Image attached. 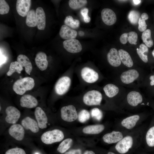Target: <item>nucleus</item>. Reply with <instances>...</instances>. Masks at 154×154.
Wrapping results in <instances>:
<instances>
[{"label":"nucleus","mask_w":154,"mask_h":154,"mask_svg":"<svg viewBox=\"0 0 154 154\" xmlns=\"http://www.w3.org/2000/svg\"><path fill=\"white\" fill-rule=\"evenodd\" d=\"M146 75L144 70L135 68L125 70L118 74V85L121 86H140Z\"/></svg>","instance_id":"1"},{"label":"nucleus","mask_w":154,"mask_h":154,"mask_svg":"<svg viewBox=\"0 0 154 154\" xmlns=\"http://www.w3.org/2000/svg\"><path fill=\"white\" fill-rule=\"evenodd\" d=\"M35 84V81L33 78L26 77L17 80L14 83L13 88L16 94L22 95L26 91L32 89Z\"/></svg>","instance_id":"2"},{"label":"nucleus","mask_w":154,"mask_h":154,"mask_svg":"<svg viewBox=\"0 0 154 154\" xmlns=\"http://www.w3.org/2000/svg\"><path fill=\"white\" fill-rule=\"evenodd\" d=\"M64 138L62 131L58 129H54L44 133L41 135V139L44 143L50 144L59 142Z\"/></svg>","instance_id":"3"},{"label":"nucleus","mask_w":154,"mask_h":154,"mask_svg":"<svg viewBox=\"0 0 154 154\" xmlns=\"http://www.w3.org/2000/svg\"><path fill=\"white\" fill-rule=\"evenodd\" d=\"M102 99V95L98 91L95 90L88 91L84 95L83 100L88 106L100 105Z\"/></svg>","instance_id":"4"},{"label":"nucleus","mask_w":154,"mask_h":154,"mask_svg":"<svg viewBox=\"0 0 154 154\" xmlns=\"http://www.w3.org/2000/svg\"><path fill=\"white\" fill-rule=\"evenodd\" d=\"M126 98L128 104L131 106L135 107L141 104L143 97L139 90H133L126 92Z\"/></svg>","instance_id":"5"},{"label":"nucleus","mask_w":154,"mask_h":154,"mask_svg":"<svg viewBox=\"0 0 154 154\" xmlns=\"http://www.w3.org/2000/svg\"><path fill=\"white\" fill-rule=\"evenodd\" d=\"M60 111L61 118L65 121L72 122L78 118L76 108L72 105L63 107L61 108Z\"/></svg>","instance_id":"6"},{"label":"nucleus","mask_w":154,"mask_h":154,"mask_svg":"<svg viewBox=\"0 0 154 154\" xmlns=\"http://www.w3.org/2000/svg\"><path fill=\"white\" fill-rule=\"evenodd\" d=\"M71 80L67 76L60 78L56 82L55 86L56 92L58 95H62L66 93L71 85Z\"/></svg>","instance_id":"7"},{"label":"nucleus","mask_w":154,"mask_h":154,"mask_svg":"<svg viewBox=\"0 0 154 154\" xmlns=\"http://www.w3.org/2000/svg\"><path fill=\"white\" fill-rule=\"evenodd\" d=\"M122 86L109 83L105 85L103 89L105 95L109 98H113L121 94L126 92Z\"/></svg>","instance_id":"8"},{"label":"nucleus","mask_w":154,"mask_h":154,"mask_svg":"<svg viewBox=\"0 0 154 154\" xmlns=\"http://www.w3.org/2000/svg\"><path fill=\"white\" fill-rule=\"evenodd\" d=\"M133 143V137L127 135L123 138L117 143L115 148L119 153L123 154L127 153L132 146Z\"/></svg>","instance_id":"9"},{"label":"nucleus","mask_w":154,"mask_h":154,"mask_svg":"<svg viewBox=\"0 0 154 154\" xmlns=\"http://www.w3.org/2000/svg\"><path fill=\"white\" fill-rule=\"evenodd\" d=\"M81 75L84 81L89 83H94L99 78L98 73L94 69L88 67H84L82 69Z\"/></svg>","instance_id":"10"},{"label":"nucleus","mask_w":154,"mask_h":154,"mask_svg":"<svg viewBox=\"0 0 154 154\" xmlns=\"http://www.w3.org/2000/svg\"><path fill=\"white\" fill-rule=\"evenodd\" d=\"M64 48L68 52L72 53H78L82 50V45L77 39L66 40L63 43Z\"/></svg>","instance_id":"11"},{"label":"nucleus","mask_w":154,"mask_h":154,"mask_svg":"<svg viewBox=\"0 0 154 154\" xmlns=\"http://www.w3.org/2000/svg\"><path fill=\"white\" fill-rule=\"evenodd\" d=\"M5 112L7 116L5 118V120L9 123L15 124L20 117L21 114L19 111L13 106L7 107L5 110Z\"/></svg>","instance_id":"12"},{"label":"nucleus","mask_w":154,"mask_h":154,"mask_svg":"<svg viewBox=\"0 0 154 154\" xmlns=\"http://www.w3.org/2000/svg\"><path fill=\"white\" fill-rule=\"evenodd\" d=\"M101 15L103 21L107 25H112L116 22V15L114 11L110 9H104L102 11Z\"/></svg>","instance_id":"13"},{"label":"nucleus","mask_w":154,"mask_h":154,"mask_svg":"<svg viewBox=\"0 0 154 154\" xmlns=\"http://www.w3.org/2000/svg\"><path fill=\"white\" fill-rule=\"evenodd\" d=\"M107 59L110 64L114 68L119 67L121 66V62L118 53L115 48H111L107 54Z\"/></svg>","instance_id":"14"},{"label":"nucleus","mask_w":154,"mask_h":154,"mask_svg":"<svg viewBox=\"0 0 154 154\" xmlns=\"http://www.w3.org/2000/svg\"><path fill=\"white\" fill-rule=\"evenodd\" d=\"M31 5L30 0H17L16 8L18 13L22 17H25L30 11Z\"/></svg>","instance_id":"15"},{"label":"nucleus","mask_w":154,"mask_h":154,"mask_svg":"<svg viewBox=\"0 0 154 154\" xmlns=\"http://www.w3.org/2000/svg\"><path fill=\"white\" fill-rule=\"evenodd\" d=\"M8 131L10 135L16 140L21 141L24 137V129L19 124H14L12 125L9 128Z\"/></svg>","instance_id":"16"},{"label":"nucleus","mask_w":154,"mask_h":154,"mask_svg":"<svg viewBox=\"0 0 154 154\" xmlns=\"http://www.w3.org/2000/svg\"><path fill=\"white\" fill-rule=\"evenodd\" d=\"M35 115L39 127L42 129L46 128L48 118L44 112L40 107H37L35 110Z\"/></svg>","instance_id":"17"},{"label":"nucleus","mask_w":154,"mask_h":154,"mask_svg":"<svg viewBox=\"0 0 154 154\" xmlns=\"http://www.w3.org/2000/svg\"><path fill=\"white\" fill-rule=\"evenodd\" d=\"M20 103L21 107L29 108H34L37 106L38 104L37 99L30 94L23 96L20 99Z\"/></svg>","instance_id":"18"},{"label":"nucleus","mask_w":154,"mask_h":154,"mask_svg":"<svg viewBox=\"0 0 154 154\" xmlns=\"http://www.w3.org/2000/svg\"><path fill=\"white\" fill-rule=\"evenodd\" d=\"M123 138L122 133L119 131H113L106 134L103 137L104 141L108 144L115 143L118 142Z\"/></svg>","instance_id":"19"},{"label":"nucleus","mask_w":154,"mask_h":154,"mask_svg":"<svg viewBox=\"0 0 154 154\" xmlns=\"http://www.w3.org/2000/svg\"><path fill=\"white\" fill-rule=\"evenodd\" d=\"M60 36L66 40L75 39L77 35V31L64 25H62L59 32Z\"/></svg>","instance_id":"20"},{"label":"nucleus","mask_w":154,"mask_h":154,"mask_svg":"<svg viewBox=\"0 0 154 154\" xmlns=\"http://www.w3.org/2000/svg\"><path fill=\"white\" fill-rule=\"evenodd\" d=\"M118 53L122 63L128 69L134 68V63L129 54L123 49H120Z\"/></svg>","instance_id":"21"},{"label":"nucleus","mask_w":154,"mask_h":154,"mask_svg":"<svg viewBox=\"0 0 154 154\" xmlns=\"http://www.w3.org/2000/svg\"><path fill=\"white\" fill-rule=\"evenodd\" d=\"M21 124L25 128L30 129L33 133H36L39 131V127L37 122L29 117H27L23 119Z\"/></svg>","instance_id":"22"},{"label":"nucleus","mask_w":154,"mask_h":154,"mask_svg":"<svg viewBox=\"0 0 154 154\" xmlns=\"http://www.w3.org/2000/svg\"><path fill=\"white\" fill-rule=\"evenodd\" d=\"M35 61L37 66L41 70H44L47 68L48 62L45 53L42 52H38L36 55Z\"/></svg>","instance_id":"23"},{"label":"nucleus","mask_w":154,"mask_h":154,"mask_svg":"<svg viewBox=\"0 0 154 154\" xmlns=\"http://www.w3.org/2000/svg\"><path fill=\"white\" fill-rule=\"evenodd\" d=\"M37 27L40 30H43L46 26V16L42 8L39 7L36 11Z\"/></svg>","instance_id":"24"},{"label":"nucleus","mask_w":154,"mask_h":154,"mask_svg":"<svg viewBox=\"0 0 154 154\" xmlns=\"http://www.w3.org/2000/svg\"><path fill=\"white\" fill-rule=\"evenodd\" d=\"M17 61L23 67H24L26 72L29 74L33 69L31 63L29 58L25 55L20 54L17 58Z\"/></svg>","instance_id":"25"},{"label":"nucleus","mask_w":154,"mask_h":154,"mask_svg":"<svg viewBox=\"0 0 154 154\" xmlns=\"http://www.w3.org/2000/svg\"><path fill=\"white\" fill-rule=\"evenodd\" d=\"M140 119L138 115H135L123 119L121 121L122 125L128 129H131L136 125Z\"/></svg>","instance_id":"26"},{"label":"nucleus","mask_w":154,"mask_h":154,"mask_svg":"<svg viewBox=\"0 0 154 154\" xmlns=\"http://www.w3.org/2000/svg\"><path fill=\"white\" fill-rule=\"evenodd\" d=\"M104 129V126L102 124H97L88 126L84 128L83 132L88 134H98L102 131Z\"/></svg>","instance_id":"27"},{"label":"nucleus","mask_w":154,"mask_h":154,"mask_svg":"<svg viewBox=\"0 0 154 154\" xmlns=\"http://www.w3.org/2000/svg\"><path fill=\"white\" fill-rule=\"evenodd\" d=\"M139 58L144 63L148 62V53L149 49L145 44H142L139 45V48L136 49Z\"/></svg>","instance_id":"28"},{"label":"nucleus","mask_w":154,"mask_h":154,"mask_svg":"<svg viewBox=\"0 0 154 154\" xmlns=\"http://www.w3.org/2000/svg\"><path fill=\"white\" fill-rule=\"evenodd\" d=\"M26 23L27 25L30 27H34L37 25L36 12L35 10H30L26 17Z\"/></svg>","instance_id":"29"},{"label":"nucleus","mask_w":154,"mask_h":154,"mask_svg":"<svg viewBox=\"0 0 154 154\" xmlns=\"http://www.w3.org/2000/svg\"><path fill=\"white\" fill-rule=\"evenodd\" d=\"M141 38L143 42L148 47L150 48L153 45V41L151 36V31L147 29L143 33Z\"/></svg>","instance_id":"30"},{"label":"nucleus","mask_w":154,"mask_h":154,"mask_svg":"<svg viewBox=\"0 0 154 154\" xmlns=\"http://www.w3.org/2000/svg\"><path fill=\"white\" fill-rule=\"evenodd\" d=\"M72 140L71 138H67L63 140L59 145L57 151L63 153L66 151L71 146Z\"/></svg>","instance_id":"31"},{"label":"nucleus","mask_w":154,"mask_h":154,"mask_svg":"<svg viewBox=\"0 0 154 154\" xmlns=\"http://www.w3.org/2000/svg\"><path fill=\"white\" fill-rule=\"evenodd\" d=\"M23 69V67L17 61L12 62L10 64L9 70L7 72V75L10 76L15 72L20 74Z\"/></svg>","instance_id":"32"},{"label":"nucleus","mask_w":154,"mask_h":154,"mask_svg":"<svg viewBox=\"0 0 154 154\" xmlns=\"http://www.w3.org/2000/svg\"><path fill=\"white\" fill-rule=\"evenodd\" d=\"M64 23L65 25L72 29L78 28L80 24L79 20L74 19L70 15L66 17Z\"/></svg>","instance_id":"33"},{"label":"nucleus","mask_w":154,"mask_h":154,"mask_svg":"<svg viewBox=\"0 0 154 154\" xmlns=\"http://www.w3.org/2000/svg\"><path fill=\"white\" fill-rule=\"evenodd\" d=\"M141 86L148 90L154 87V72L146 76Z\"/></svg>","instance_id":"34"},{"label":"nucleus","mask_w":154,"mask_h":154,"mask_svg":"<svg viewBox=\"0 0 154 154\" xmlns=\"http://www.w3.org/2000/svg\"><path fill=\"white\" fill-rule=\"evenodd\" d=\"M87 3V1L86 0H70L68 4L71 9H77L84 7Z\"/></svg>","instance_id":"35"},{"label":"nucleus","mask_w":154,"mask_h":154,"mask_svg":"<svg viewBox=\"0 0 154 154\" xmlns=\"http://www.w3.org/2000/svg\"><path fill=\"white\" fill-rule=\"evenodd\" d=\"M149 17L148 15L145 13H143L139 18L138 23V29L141 32H144L146 30L147 25L146 24L145 21L148 19Z\"/></svg>","instance_id":"36"},{"label":"nucleus","mask_w":154,"mask_h":154,"mask_svg":"<svg viewBox=\"0 0 154 154\" xmlns=\"http://www.w3.org/2000/svg\"><path fill=\"white\" fill-rule=\"evenodd\" d=\"M146 142L150 147H154V126L148 130L146 135Z\"/></svg>","instance_id":"37"},{"label":"nucleus","mask_w":154,"mask_h":154,"mask_svg":"<svg viewBox=\"0 0 154 154\" xmlns=\"http://www.w3.org/2000/svg\"><path fill=\"white\" fill-rule=\"evenodd\" d=\"M140 17L139 13L134 10L130 11L128 15L129 20L132 24L133 25L137 24Z\"/></svg>","instance_id":"38"},{"label":"nucleus","mask_w":154,"mask_h":154,"mask_svg":"<svg viewBox=\"0 0 154 154\" xmlns=\"http://www.w3.org/2000/svg\"><path fill=\"white\" fill-rule=\"evenodd\" d=\"M90 115L89 112L85 109L81 110L78 116L79 121L81 123H84L88 120L90 118Z\"/></svg>","instance_id":"39"},{"label":"nucleus","mask_w":154,"mask_h":154,"mask_svg":"<svg viewBox=\"0 0 154 154\" xmlns=\"http://www.w3.org/2000/svg\"><path fill=\"white\" fill-rule=\"evenodd\" d=\"M91 114L92 117L98 121L100 120L102 117V112L101 110L98 108L92 109Z\"/></svg>","instance_id":"40"},{"label":"nucleus","mask_w":154,"mask_h":154,"mask_svg":"<svg viewBox=\"0 0 154 154\" xmlns=\"http://www.w3.org/2000/svg\"><path fill=\"white\" fill-rule=\"evenodd\" d=\"M10 9L9 6L5 1L0 0V14L3 15L8 13Z\"/></svg>","instance_id":"41"},{"label":"nucleus","mask_w":154,"mask_h":154,"mask_svg":"<svg viewBox=\"0 0 154 154\" xmlns=\"http://www.w3.org/2000/svg\"><path fill=\"white\" fill-rule=\"evenodd\" d=\"M128 33V41L131 44H136L138 38L137 33L134 31H131Z\"/></svg>","instance_id":"42"},{"label":"nucleus","mask_w":154,"mask_h":154,"mask_svg":"<svg viewBox=\"0 0 154 154\" xmlns=\"http://www.w3.org/2000/svg\"><path fill=\"white\" fill-rule=\"evenodd\" d=\"M5 154H26L25 151L23 149L15 147L10 149L7 150Z\"/></svg>","instance_id":"43"},{"label":"nucleus","mask_w":154,"mask_h":154,"mask_svg":"<svg viewBox=\"0 0 154 154\" xmlns=\"http://www.w3.org/2000/svg\"><path fill=\"white\" fill-rule=\"evenodd\" d=\"M80 13L84 22L86 23H89L90 21V18L88 15V9L85 8L81 10Z\"/></svg>","instance_id":"44"},{"label":"nucleus","mask_w":154,"mask_h":154,"mask_svg":"<svg viewBox=\"0 0 154 154\" xmlns=\"http://www.w3.org/2000/svg\"><path fill=\"white\" fill-rule=\"evenodd\" d=\"M128 39V33H124L121 36L120 40L121 43L125 44H126Z\"/></svg>","instance_id":"45"},{"label":"nucleus","mask_w":154,"mask_h":154,"mask_svg":"<svg viewBox=\"0 0 154 154\" xmlns=\"http://www.w3.org/2000/svg\"><path fill=\"white\" fill-rule=\"evenodd\" d=\"M81 150L78 149L71 150L66 152L65 154H81Z\"/></svg>","instance_id":"46"},{"label":"nucleus","mask_w":154,"mask_h":154,"mask_svg":"<svg viewBox=\"0 0 154 154\" xmlns=\"http://www.w3.org/2000/svg\"><path fill=\"white\" fill-rule=\"evenodd\" d=\"M6 60V57L0 54V65L4 63Z\"/></svg>","instance_id":"47"},{"label":"nucleus","mask_w":154,"mask_h":154,"mask_svg":"<svg viewBox=\"0 0 154 154\" xmlns=\"http://www.w3.org/2000/svg\"><path fill=\"white\" fill-rule=\"evenodd\" d=\"M141 0H133V1L134 3L136 5H137L141 3Z\"/></svg>","instance_id":"48"},{"label":"nucleus","mask_w":154,"mask_h":154,"mask_svg":"<svg viewBox=\"0 0 154 154\" xmlns=\"http://www.w3.org/2000/svg\"><path fill=\"white\" fill-rule=\"evenodd\" d=\"M84 154H95V153L92 151H86Z\"/></svg>","instance_id":"49"},{"label":"nucleus","mask_w":154,"mask_h":154,"mask_svg":"<svg viewBox=\"0 0 154 154\" xmlns=\"http://www.w3.org/2000/svg\"><path fill=\"white\" fill-rule=\"evenodd\" d=\"M149 91V93H152L154 95V87L148 90Z\"/></svg>","instance_id":"50"},{"label":"nucleus","mask_w":154,"mask_h":154,"mask_svg":"<svg viewBox=\"0 0 154 154\" xmlns=\"http://www.w3.org/2000/svg\"><path fill=\"white\" fill-rule=\"evenodd\" d=\"M79 34L80 36H82L84 35V33L82 31H80L79 32Z\"/></svg>","instance_id":"51"},{"label":"nucleus","mask_w":154,"mask_h":154,"mask_svg":"<svg viewBox=\"0 0 154 154\" xmlns=\"http://www.w3.org/2000/svg\"><path fill=\"white\" fill-rule=\"evenodd\" d=\"M107 154H116L112 152H109Z\"/></svg>","instance_id":"52"},{"label":"nucleus","mask_w":154,"mask_h":154,"mask_svg":"<svg viewBox=\"0 0 154 154\" xmlns=\"http://www.w3.org/2000/svg\"><path fill=\"white\" fill-rule=\"evenodd\" d=\"M152 54L154 58V49H153V50L152 52Z\"/></svg>","instance_id":"53"},{"label":"nucleus","mask_w":154,"mask_h":154,"mask_svg":"<svg viewBox=\"0 0 154 154\" xmlns=\"http://www.w3.org/2000/svg\"><path fill=\"white\" fill-rule=\"evenodd\" d=\"M34 154H41L38 152H35Z\"/></svg>","instance_id":"54"},{"label":"nucleus","mask_w":154,"mask_h":154,"mask_svg":"<svg viewBox=\"0 0 154 154\" xmlns=\"http://www.w3.org/2000/svg\"><path fill=\"white\" fill-rule=\"evenodd\" d=\"M1 110V106H0V110Z\"/></svg>","instance_id":"55"}]
</instances>
